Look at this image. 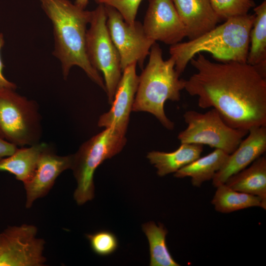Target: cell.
Listing matches in <instances>:
<instances>
[{"instance_id": "17", "label": "cell", "mask_w": 266, "mask_h": 266, "mask_svg": "<svg viewBox=\"0 0 266 266\" xmlns=\"http://www.w3.org/2000/svg\"><path fill=\"white\" fill-rule=\"evenodd\" d=\"M234 190L256 196L266 202V157L262 155L248 167L229 177L224 183Z\"/></svg>"}, {"instance_id": "20", "label": "cell", "mask_w": 266, "mask_h": 266, "mask_svg": "<svg viewBox=\"0 0 266 266\" xmlns=\"http://www.w3.org/2000/svg\"><path fill=\"white\" fill-rule=\"evenodd\" d=\"M216 188L211 203L218 212L228 213L254 206L266 209V202L258 196L234 190L225 184Z\"/></svg>"}, {"instance_id": "12", "label": "cell", "mask_w": 266, "mask_h": 266, "mask_svg": "<svg viewBox=\"0 0 266 266\" xmlns=\"http://www.w3.org/2000/svg\"><path fill=\"white\" fill-rule=\"evenodd\" d=\"M72 161L73 154L58 155L48 145L42 152L33 175L24 183L27 208H30L35 200L49 193L57 177L64 171L71 169Z\"/></svg>"}, {"instance_id": "5", "label": "cell", "mask_w": 266, "mask_h": 266, "mask_svg": "<svg viewBox=\"0 0 266 266\" xmlns=\"http://www.w3.org/2000/svg\"><path fill=\"white\" fill-rule=\"evenodd\" d=\"M125 134L112 127L105 128L84 142L73 154L71 169L77 182L73 197L78 205L94 198L95 170L104 161L121 151L127 141Z\"/></svg>"}, {"instance_id": "16", "label": "cell", "mask_w": 266, "mask_h": 266, "mask_svg": "<svg viewBox=\"0 0 266 266\" xmlns=\"http://www.w3.org/2000/svg\"><path fill=\"white\" fill-rule=\"evenodd\" d=\"M203 145L192 143H181L179 147L172 152L152 151L147 158L157 168L160 176L175 173L184 166L200 157Z\"/></svg>"}, {"instance_id": "24", "label": "cell", "mask_w": 266, "mask_h": 266, "mask_svg": "<svg viewBox=\"0 0 266 266\" xmlns=\"http://www.w3.org/2000/svg\"><path fill=\"white\" fill-rule=\"evenodd\" d=\"M86 236L93 251L100 256L109 255L115 252L118 246L117 237L109 231H100L87 234Z\"/></svg>"}, {"instance_id": "14", "label": "cell", "mask_w": 266, "mask_h": 266, "mask_svg": "<svg viewBox=\"0 0 266 266\" xmlns=\"http://www.w3.org/2000/svg\"><path fill=\"white\" fill-rule=\"evenodd\" d=\"M247 135L215 173L212 179L214 187L224 184L229 177L247 167L265 153L266 125L250 128Z\"/></svg>"}, {"instance_id": "23", "label": "cell", "mask_w": 266, "mask_h": 266, "mask_svg": "<svg viewBox=\"0 0 266 266\" xmlns=\"http://www.w3.org/2000/svg\"><path fill=\"white\" fill-rule=\"evenodd\" d=\"M211 6L217 17L221 20L243 16L255 7L253 0H209Z\"/></svg>"}, {"instance_id": "21", "label": "cell", "mask_w": 266, "mask_h": 266, "mask_svg": "<svg viewBox=\"0 0 266 266\" xmlns=\"http://www.w3.org/2000/svg\"><path fill=\"white\" fill-rule=\"evenodd\" d=\"M255 19L250 33L247 63L266 66V1L254 8Z\"/></svg>"}, {"instance_id": "6", "label": "cell", "mask_w": 266, "mask_h": 266, "mask_svg": "<svg viewBox=\"0 0 266 266\" xmlns=\"http://www.w3.org/2000/svg\"><path fill=\"white\" fill-rule=\"evenodd\" d=\"M41 131L37 103L15 89H0V137L22 147L39 143Z\"/></svg>"}, {"instance_id": "11", "label": "cell", "mask_w": 266, "mask_h": 266, "mask_svg": "<svg viewBox=\"0 0 266 266\" xmlns=\"http://www.w3.org/2000/svg\"><path fill=\"white\" fill-rule=\"evenodd\" d=\"M149 38L172 45L186 37L185 27L172 0H149L142 24Z\"/></svg>"}, {"instance_id": "10", "label": "cell", "mask_w": 266, "mask_h": 266, "mask_svg": "<svg viewBox=\"0 0 266 266\" xmlns=\"http://www.w3.org/2000/svg\"><path fill=\"white\" fill-rule=\"evenodd\" d=\"M33 225L9 226L0 233V266H42L45 241Z\"/></svg>"}, {"instance_id": "1", "label": "cell", "mask_w": 266, "mask_h": 266, "mask_svg": "<svg viewBox=\"0 0 266 266\" xmlns=\"http://www.w3.org/2000/svg\"><path fill=\"white\" fill-rule=\"evenodd\" d=\"M190 62L197 72L185 80L184 89L198 97L199 107H212L234 129L266 125V78L255 66L215 63L201 53Z\"/></svg>"}, {"instance_id": "9", "label": "cell", "mask_w": 266, "mask_h": 266, "mask_svg": "<svg viewBox=\"0 0 266 266\" xmlns=\"http://www.w3.org/2000/svg\"><path fill=\"white\" fill-rule=\"evenodd\" d=\"M104 6L108 30L119 52L122 72L133 63L142 68L144 62L156 41L147 37L140 22L135 21L133 24H130L116 9Z\"/></svg>"}, {"instance_id": "7", "label": "cell", "mask_w": 266, "mask_h": 266, "mask_svg": "<svg viewBox=\"0 0 266 266\" xmlns=\"http://www.w3.org/2000/svg\"><path fill=\"white\" fill-rule=\"evenodd\" d=\"M105 6L99 4L93 10L90 28L87 31L86 47L89 61L102 73L108 102L111 104L122 76L120 57L110 36Z\"/></svg>"}, {"instance_id": "15", "label": "cell", "mask_w": 266, "mask_h": 266, "mask_svg": "<svg viewBox=\"0 0 266 266\" xmlns=\"http://www.w3.org/2000/svg\"><path fill=\"white\" fill-rule=\"evenodd\" d=\"M189 40L215 28L220 21L209 0H172Z\"/></svg>"}, {"instance_id": "13", "label": "cell", "mask_w": 266, "mask_h": 266, "mask_svg": "<svg viewBox=\"0 0 266 266\" xmlns=\"http://www.w3.org/2000/svg\"><path fill=\"white\" fill-rule=\"evenodd\" d=\"M136 64L133 63L123 71L111 107L100 116L98 126L105 128L112 127L126 134L139 82V76L136 73Z\"/></svg>"}, {"instance_id": "19", "label": "cell", "mask_w": 266, "mask_h": 266, "mask_svg": "<svg viewBox=\"0 0 266 266\" xmlns=\"http://www.w3.org/2000/svg\"><path fill=\"white\" fill-rule=\"evenodd\" d=\"M228 156L229 154L223 150L215 149L207 155L200 157L182 167L175 172L174 176L181 178L191 177L192 185L199 187L203 182L213 179Z\"/></svg>"}, {"instance_id": "2", "label": "cell", "mask_w": 266, "mask_h": 266, "mask_svg": "<svg viewBox=\"0 0 266 266\" xmlns=\"http://www.w3.org/2000/svg\"><path fill=\"white\" fill-rule=\"evenodd\" d=\"M51 21L55 47L53 55L61 62L66 79L71 68L78 66L89 78L105 91L103 80L90 64L86 52L87 27L93 11L82 9L69 0H39Z\"/></svg>"}, {"instance_id": "26", "label": "cell", "mask_w": 266, "mask_h": 266, "mask_svg": "<svg viewBox=\"0 0 266 266\" xmlns=\"http://www.w3.org/2000/svg\"><path fill=\"white\" fill-rule=\"evenodd\" d=\"M4 40L2 33H0V90L3 89H16V85L8 80L3 74V64L0 56V50L3 46Z\"/></svg>"}, {"instance_id": "18", "label": "cell", "mask_w": 266, "mask_h": 266, "mask_svg": "<svg viewBox=\"0 0 266 266\" xmlns=\"http://www.w3.org/2000/svg\"><path fill=\"white\" fill-rule=\"evenodd\" d=\"M48 146L45 143L39 142L17 148L13 154L0 160V171L13 174L23 183L28 181L34 172L42 152Z\"/></svg>"}, {"instance_id": "8", "label": "cell", "mask_w": 266, "mask_h": 266, "mask_svg": "<svg viewBox=\"0 0 266 266\" xmlns=\"http://www.w3.org/2000/svg\"><path fill=\"white\" fill-rule=\"evenodd\" d=\"M187 127L178 135L181 143L207 145L232 153L248 131L228 126L214 109L205 113L187 111L183 115Z\"/></svg>"}, {"instance_id": "25", "label": "cell", "mask_w": 266, "mask_h": 266, "mask_svg": "<svg viewBox=\"0 0 266 266\" xmlns=\"http://www.w3.org/2000/svg\"><path fill=\"white\" fill-rule=\"evenodd\" d=\"M98 4L110 6L122 15L124 20L130 24L135 21L138 7L142 0H95Z\"/></svg>"}, {"instance_id": "3", "label": "cell", "mask_w": 266, "mask_h": 266, "mask_svg": "<svg viewBox=\"0 0 266 266\" xmlns=\"http://www.w3.org/2000/svg\"><path fill=\"white\" fill-rule=\"evenodd\" d=\"M255 19L249 14L229 19L199 37L170 46L178 75L190 60L201 52H207L219 61L247 62L250 33Z\"/></svg>"}, {"instance_id": "27", "label": "cell", "mask_w": 266, "mask_h": 266, "mask_svg": "<svg viewBox=\"0 0 266 266\" xmlns=\"http://www.w3.org/2000/svg\"><path fill=\"white\" fill-rule=\"evenodd\" d=\"M17 148V146L0 137V160L13 154Z\"/></svg>"}, {"instance_id": "4", "label": "cell", "mask_w": 266, "mask_h": 266, "mask_svg": "<svg viewBox=\"0 0 266 266\" xmlns=\"http://www.w3.org/2000/svg\"><path fill=\"white\" fill-rule=\"evenodd\" d=\"M149 55V61L139 76L132 110L149 112L165 128L173 130L174 123L166 116L164 105L167 100H180L185 80L180 79L175 71L173 57L163 59L162 49L156 42L152 46Z\"/></svg>"}, {"instance_id": "28", "label": "cell", "mask_w": 266, "mask_h": 266, "mask_svg": "<svg viewBox=\"0 0 266 266\" xmlns=\"http://www.w3.org/2000/svg\"><path fill=\"white\" fill-rule=\"evenodd\" d=\"M89 0H75L74 4L82 9H85L89 2Z\"/></svg>"}, {"instance_id": "22", "label": "cell", "mask_w": 266, "mask_h": 266, "mask_svg": "<svg viewBox=\"0 0 266 266\" xmlns=\"http://www.w3.org/2000/svg\"><path fill=\"white\" fill-rule=\"evenodd\" d=\"M149 244L150 266H179L171 255L166 244L167 230L162 224L157 225L154 222H148L142 226Z\"/></svg>"}]
</instances>
